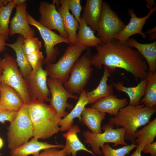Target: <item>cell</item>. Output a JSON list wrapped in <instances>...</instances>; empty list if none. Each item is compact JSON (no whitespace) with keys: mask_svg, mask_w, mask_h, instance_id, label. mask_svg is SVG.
<instances>
[{"mask_svg":"<svg viewBox=\"0 0 156 156\" xmlns=\"http://www.w3.org/2000/svg\"><path fill=\"white\" fill-rule=\"evenodd\" d=\"M136 146L135 144H131L115 149L112 148L108 143H106L101 148V152L103 156H125Z\"/></svg>","mask_w":156,"mask_h":156,"instance_id":"obj_32","label":"cell"},{"mask_svg":"<svg viewBox=\"0 0 156 156\" xmlns=\"http://www.w3.org/2000/svg\"><path fill=\"white\" fill-rule=\"evenodd\" d=\"M2 86V83L1 82H0V97L1 94V91Z\"/></svg>","mask_w":156,"mask_h":156,"instance_id":"obj_45","label":"cell"},{"mask_svg":"<svg viewBox=\"0 0 156 156\" xmlns=\"http://www.w3.org/2000/svg\"><path fill=\"white\" fill-rule=\"evenodd\" d=\"M88 48L77 43H70L56 62L46 65L45 70L48 76L58 79L64 84L68 79L74 64Z\"/></svg>","mask_w":156,"mask_h":156,"instance_id":"obj_6","label":"cell"},{"mask_svg":"<svg viewBox=\"0 0 156 156\" xmlns=\"http://www.w3.org/2000/svg\"><path fill=\"white\" fill-rule=\"evenodd\" d=\"M17 112L0 109V122L4 123L6 121L11 122L14 119Z\"/></svg>","mask_w":156,"mask_h":156,"instance_id":"obj_37","label":"cell"},{"mask_svg":"<svg viewBox=\"0 0 156 156\" xmlns=\"http://www.w3.org/2000/svg\"><path fill=\"white\" fill-rule=\"evenodd\" d=\"M25 105L21 97L14 89L2 83L0 109L18 112Z\"/></svg>","mask_w":156,"mask_h":156,"instance_id":"obj_20","label":"cell"},{"mask_svg":"<svg viewBox=\"0 0 156 156\" xmlns=\"http://www.w3.org/2000/svg\"><path fill=\"white\" fill-rule=\"evenodd\" d=\"M69 10L71 11L72 15L79 22L80 19V14L82 9L80 0H64Z\"/></svg>","mask_w":156,"mask_h":156,"instance_id":"obj_34","label":"cell"},{"mask_svg":"<svg viewBox=\"0 0 156 156\" xmlns=\"http://www.w3.org/2000/svg\"><path fill=\"white\" fill-rule=\"evenodd\" d=\"M3 141L2 139L0 137V150L3 147Z\"/></svg>","mask_w":156,"mask_h":156,"instance_id":"obj_44","label":"cell"},{"mask_svg":"<svg viewBox=\"0 0 156 156\" xmlns=\"http://www.w3.org/2000/svg\"><path fill=\"white\" fill-rule=\"evenodd\" d=\"M47 83L51 95L50 105L60 117H65L68 114L66 111V108L73 107L72 104L67 102L68 99H77L78 97L68 92L62 83L57 79L49 77Z\"/></svg>","mask_w":156,"mask_h":156,"instance_id":"obj_12","label":"cell"},{"mask_svg":"<svg viewBox=\"0 0 156 156\" xmlns=\"http://www.w3.org/2000/svg\"><path fill=\"white\" fill-rule=\"evenodd\" d=\"M144 146V144H141L137 145L136 147V150L131 155L129 156H128L127 155L125 156H142L141 153Z\"/></svg>","mask_w":156,"mask_h":156,"instance_id":"obj_40","label":"cell"},{"mask_svg":"<svg viewBox=\"0 0 156 156\" xmlns=\"http://www.w3.org/2000/svg\"><path fill=\"white\" fill-rule=\"evenodd\" d=\"M27 59L32 69L38 65L44 63V59L42 52L40 50L35 51L26 55Z\"/></svg>","mask_w":156,"mask_h":156,"instance_id":"obj_35","label":"cell"},{"mask_svg":"<svg viewBox=\"0 0 156 156\" xmlns=\"http://www.w3.org/2000/svg\"><path fill=\"white\" fill-rule=\"evenodd\" d=\"M15 5L14 0H10L7 5L0 7V34L6 36L9 35L10 17Z\"/></svg>","mask_w":156,"mask_h":156,"instance_id":"obj_31","label":"cell"},{"mask_svg":"<svg viewBox=\"0 0 156 156\" xmlns=\"http://www.w3.org/2000/svg\"><path fill=\"white\" fill-rule=\"evenodd\" d=\"M27 105L33 138H48L60 131L59 125L62 118L50 105L36 101H31Z\"/></svg>","mask_w":156,"mask_h":156,"instance_id":"obj_2","label":"cell"},{"mask_svg":"<svg viewBox=\"0 0 156 156\" xmlns=\"http://www.w3.org/2000/svg\"><path fill=\"white\" fill-rule=\"evenodd\" d=\"M68 131L63 134V136L66 140L64 148L67 156H70L71 154L72 156H77L78 151H83L94 156H96L92 151L86 148L79 140L77 133L80 132L81 130L77 125H73Z\"/></svg>","mask_w":156,"mask_h":156,"instance_id":"obj_21","label":"cell"},{"mask_svg":"<svg viewBox=\"0 0 156 156\" xmlns=\"http://www.w3.org/2000/svg\"><path fill=\"white\" fill-rule=\"evenodd\" d=\"M38 140L33 138L20 146L10 150L11 156L36 155L38 154L41 150L52 148H63L65 146L62 144H52L47 142H39Z\"/></svg>","mask_w":156,"mask_h":156,"instance_id":"obj_17","label":"cell"},{"mask_svg":"<svg viewBox=\"0 0 156 156\" xmlns=\"http://www.w3.org/2000/svg\"><path fill=\"white\" fill-rule=\"evenodd\" d=\"M54 1L57 10L61 16L64 29L68 34V39L70 43H76V31L79 27L78 22L70 14L64 0Z\"/></svg>","mask_w":156,"mask_h":156,"instance_id":"obj_16","label":"cell"},{"mask_svg":"<svg viewBox=\"0 0 156 156\" xmlns=\"http://www.w3.org/2000/svg\"><path fill=\"white\" fill-rule=\"evenodd\" d=\"M91 48H88L83 56L74 64L67 80L63 84L70 94H80L90 78L92 68Z\"/></svg>","mask_w":156,"mask_h":156,"instance_id":"obj_7","label":"cell"},{"mask_svg":"<svg viewBox=\"0 0 156 156\" xmlns=\"http://www.w3.org/2000/svg\"><path fill=\"white\" fill-rule=\"evenodd\" d=\"M7 129L8 147L10 150L20 146L33 137L32 126L27 105H25L17 112Z\"/></svg>","mask_w":156,"mask_h":156,"instance_id":"obj_5","label":"cell"},{"mask_svg":"<svg viewBox=\"0 0 156 156\" xmlns=\"http://www.w3.org/2000/svg\"><path fill=\"white\" fill-rule=\"evenodd\" d=\"M156 112V107L140 104L136 106L129 104L120 109L115 116L111 117L109 123L117 128L123 127L126 130L125 140L135 144V133L138 128L146 125Z\"/></svg>","mask_w":156,"mask_h":156,"instance_id":"obj_3","label":"cell"},{"mask_svg":"<svg viewBox=\"0 0 156 156\" xmlns=\"http://www.w3.org/2000/svg\"><path fill=\"white\" fill-rule=\"evenodd\" d=\"M125 44L135 48L146 61L148 70L156 72V41L147 44L140 43L133 38H129Z\"/></svg>","mask_w":156,"mask_h":156,"instance_id":"obj_19","label":"cell"},{"mask_svg":"<svg viewBox=\"0 0 156 156\" xmlns=\"http://www.w3.org/2000/svg\"><path fill=\"white\" fill-rule=\"evenodd\" d=\"M106 114L92 107H85L81 114L82 122L91 131L96 134L101 133V123Z\"/></svg>","mask_w":156,"mask_h":156,"instance_id":"obj_26","label":"cell"},{"mask_svg":"<svg viewBox=\"0 0 156 156\" xmlns=\"http://www.w3.org/2000/svg\"><path fill=\"white\" fill-rule=\"evenodd\" d=\"M24 39L23 36L20 35L14 43H6L5 45L10 47L15 51L17 66L23 77L25 79L30 74L32 69L28 62L26 55L23 51V45Z\"/></svg>","mask_w":156,"mask_h":156,"instance_id":"obj_27","label":"cell"},{"mask_svg":"<svg viewBox=\"0 0 156 156\" xmlns=\"http://www.w3.org/2000/svg\"><path fill=\"white\" fill-rule=\"evenodd\" d=\"M156 10V6L150 10L149 12L145 16L139 17H137L133 9H129L127 12L131 17L130 21L127 25L116 36L115 39L125 44L127 40L131 36L135 34L140 35L143 38L145 39L146 36L142 31L144 25L147 20L151 15Z\"/></svg>","mask_w":156,"mask_h":156,"instance_id":"obj_14","label":"cell"},{"mask_svg":"<svg viewBox=\"0 0 156 156\" xmlns=\"http://www.w3.org/2000/svg\"><path fill=\"white\" fill-rule=\"evenodd\" d=\"M150 38L151 40H155L156 38V32L150 34Z\"/></svg>","mask_w":156,"mask_h":156,"instance_id":"obj_43","label":"cell"},{"mask_svg":"<svg viewBox=\"0 0 156 156\" xmlns=\"http://www.w3.org/2000/svg\"><path fill=\"white\" fill-rule=\"evenodd\" d=\"M8 37L0 34V52H2L6 49L5 44Z\"/></svg>","mask_w":156,"mask_h":156,"instance_id":"obj_39","label":"cell"},{"mask_svg":"<svg viewBox=\"0 0 156 156\" xmlns=\"http://www.w3.org/2000/svg\"><path fill=\"white\" fill-rule=\"evenodd\" d=\"M103 1L102 0H87L83 14L81 17L94 32L96 31Z\"/></svg>","mask_w":156,"mask_h":156,"instance_id":"obj_22","label":"cell"},{"mask_svg":"<svg viewBox=\"0 0 156 156\" xmlns=\"http://www.w3.org/2000/svg\"><path fill=\"white\" fill-rule=\"evenodd\" d=\"M95 47L96 53L91 55V63L96 69H101L103 65L112 73L117 68H121L131 73L136 81L146 78L148 66L137 50L115 39Z\"/></svg>","mask_w":156,"mask_h":156,"instance_id":"obj_1","label":"cell"},{"mask_svg":"<svg viewBox=\"0 0 156 156\" xmlns=\"http://www.w3.org/2000/svg\"><path fill=\"white\" fill-rule=\"evenodd\" d=\"M156 32V27H155L153 29H148L146 32V33L150 34L152 33Z\"/></svg>","mask_w":156,"mask_h":156,"instance_id":"obj_42","label":"cell"},{"mask_svg":"<svg viewBox=\"0 0 156 156\" xmlns=\"http://www.w3.org/2000/svg\"><path fill=\"white\" fill-rule=\"evenodd\" d=\"M128 103L126 98L119 99L113 95L99 100L91 107L103 113L115 116L120 110L126 106Z\"/></svg>","mask_w":156,"mask_h":156,"instance_id":"obj_18","label":"cell"},{"mask_svg":"<svg viewBox=\"0 0 156 156\" xmlns=\"http://www.w3.org/2000/svg\"><path fill=\"white\" fill-rule=\"evenodd\" d=\"M145 1L146 3V5L149 10L153 8V5H155L156 3L154 0H146Z\"/></svg>","mask_w":156,"mask_h":156,"instance_id":"obj_41","label":"cell"},{"mask_svg":"<svg viewBox=\"0 0 156 156\" xmlns=\"http://www.w3.org/2000/svg\"><path fill=\"white\" fill-rule=\"evenodd\" d=\"M52 148L44 150L38 154L33 156H67L66 151L64 148L59 150V148Z\"/></svg>","mask_w":156,"mask_h":156,"instance_id":"obj_36","label":"cell"},{"mask_svg":"<svg viewBox=\"0 0 156 156\" xmlns=\"http://www.w3.org/2000/svg\"><path fill=\"white\" fill-rule=\"evenodd\" d=\"M26 15L29 25H33L38 30L43 39L46 55L44 63L46 65L49 63H53L59 53L58 48L55 46L58 44L65 43L70 44L68 39L58 35L41 24L35 20L27 11Z\"/></svg>","mask_w":156,"mask_h":156,"instance_id":"obj_11","label":"cell"},{"mask_svg":"<svg viewBox=\"0 0 156 156\" xmlns=\"http://www.w3.org/2000/svg\"><path fill=\"white\" fill-rule=\"evenodd\" d=\"M79 31L76 35V43L88 47H96L101 43L100 39L81 17L79 22Z\"/></svg>","mask_w":156,"mask_h":156,"instance_id":"obj_28","label":"cell"},{"mask_svg":"<svg viewBox=\"0 0 156 156\" xmlns=\"http://www.w3.org/2000/svg\"><path fill=\"white\" fill-rule=\"evenodd\" d=\"M114 126L109 123L105 125L101 128L104 130V132L100 134L94 133L88 130L83 133L84 142L90 145L92 151L96 155H103L100 148L106 143H113L114 147L128 145L125 139L126 129L123 127L114 129Z\"/></svg>","mask_w":156,"mask_h":156,"instance_id":"obj_8","label":"cell"},{"mask_svg":"<svg viewBox=\"0 0 156 156\" xmlns=\"http://www.w3.org/2000/svg\"><path fill=\"white\" fill-rule=\"evenodd\" d=\"M156 136V118L143 127L137 130L135 133V143L138 145L144 144V146L154 142Z\"/></svg>","mask_w":156,"mask_h":156,"instance_id":"obj_30","label":"cell"},{"mask_svg":"<svg viewBox=\"0 0 156 156\" xmlns=\"http://www.w3.org/2000/svg\"><path fill=\"white\" fill-rule=\"evenodd\" d=\"M103 76L97 87L90 91H86V95L89 103L94 104L99 100L113 94L112 84H107L108 78L111 76L109 70L105 67Z\"/></svg>","mask_w":156,"mask_h":156,"instance_id":"obj_24","label":"cell"},{"mask_svg":"<svg viewBox=\"0 0 156 156\" xmlns=\"http://www.w3.org/2000/svg\"><path fill=\"white\" fill-rule=\"evenodd\" d=\"M42 64H40L32 69L25 80L31 101L45 103L50 102V93L47 83L48 76L45 70L43 68Z\"/></svg>","mask_w":156,"mask_h":156,"instance_id":"obj_10","label":"cell"},{"mask_svg":"<svg viewBox=\"0 0 156 156\" xmlns=\"http://www.w3.org/2000/svg\"><path fill=\"white\" fill-rule=\"evenodd\" d=\"M86 91L84 90L79 95L78 101L71 111L65 117L61 119L59 126L60 131H65L69 130L73 125L74 120L77 118L79 122H82L81 114L89 101L86 95Z\"/></svg>","mask_w":156,"mask_h":156,"instance_id":"obj_23","label":"cell"},{"mask_svg":"<svg viewBox=\"0 0 156 156\" xmlns=\"http://www.w3.org/2000/svg\"><path fill=\"white\" fill-rule=\"evenodd\" d=\"M126 25L108 4L103 1L100 18L96 31L101 43L115 39Z\"/></svg>","mask_w":156,"mask_h":156,"instance_id":"obj_9","label":"cell"},{"mask_svg":"<svg viewBox=\"0 0 156 156\" xmlns=\"http://www.w3.org/2000/svg\"><path fill=\"white\" fill-rule=\"evenodd\" d=\"M0 57V82L14 89L21 97L25 105L31 101L25 80L18 68L16 60L8 53Z\"/></svg>","mask_w":156,"mask_h":156,"instance_id":"obj_4","label":"cell"},{"mask_svg":"<svg viewBox=\"0 0 156 156\" xmlns=\"http://www.w3.org/2000/svg\"><path fill=\"white\" fill-rule=\"evenodd\" d=\"M3 72V70L0 68V74H1Z\"/></svg>","mask_w":156,"mask_h":156,"instance_id":"obj_46","label":"cell"},{"mask_svg":"<svg viewBox=\"0 0 156 156\" xmlns=\"http://www.w3.org/2000/svg\"><path fill=\"white\" fill-rule=\"evenodd\" d=\"M142 152L146 154L149 153L151 156H156V142L144 146Z\"/></svg>","mask_w":156,"mask_h":156,"instance_id":"obj_38","label":"cell"},{"mask_svg":"<svg viewBox=\"0 0 156 156\" xmlns=\"http://www.w3.org/2000/svg\"><path fill=\"white\" fill-rule=\"evenodd\" d=\"M42 47V42L37 37H34L24 39L23 49L26 55L40 50Z\"/></svg>","mask_w":156,"mask_h":156,"instance_id":"obj_33","label":"cell"},{"mask_svg":"<svg viewBox=\"0 0 156 156\" xmlns=\"http://www.w3.org/2000/svg\"><path fill=\"white\" fill-rule=\"evenodd\" d=\"M27 7L26 2L15 6L16 12L10 24L9 35L10 36L18 34L25 38L34 37L35 30L29 26L27 18Z\"/></svg>","mask_w":156,"mask_h":156,"instance_id":"obj_15","label":"cell"},{"mask_svg":"<svg viewBox=\"0 0 156 156\" xmlns=\"http://www.w3.org/2000/svg\"><path fill=\"white\" fill-rule=\"evenodd\" d=\"M147 83V79L141 80L135 86L127 87L124 86L122 81L113 82L112 85L116 90L126 93L129 99V105L133 106L140 105L142 98L144 96Z\"/></svg>","mask_w":156,"mask_h":156,"instance_id":"obj_25","label":"cell"},{"mask_svg":"<svg viewBox=\"0 0 156 156\" xmlns=\"http://www.w3.org/2000/svg\"><path fill=\"white\" fill-rule=\"evenodd\" d=\"M147 83L143 97L141 99L140 104L150 107L156 106V72L153 73L148 70L146 77Z\"/></svg>","mask_w":156,"mask_h":156,"instance_id":"obj_29","label":"cell"},{"mask_svg":"<svg viewBox=\"0 0 156 156\" xmlns=\"http://www.w3.org/2000/svg\"><path fill=\"white\" fill-rule=\"evenodd\" d=\"M55 6L54 0L51 3L46 1L41 2L39 8L40 16L38 22L51 30H57L60 36L68 39V35L64 29L61 16Z\"/></svg>","mask_w":156,"mask_h":156,"instance_id":"obj_13","label":"cell"}]
</instances>
